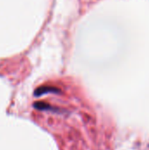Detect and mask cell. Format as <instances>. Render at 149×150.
<instances>
[{"instance_id": "6da1fadb", "label": "cell", "mask_w": 149, "mask_h": 150, "mask_svg": "<svg viewBox=\"0 0 149 150\" xmlns=\"http://www.w3.org/2000/svg\"><path fill=\"white\" fill-rule=\"evenodd\" d=\"M48 92H59V90L54 88V87H48V86H42V87H39L37 90H35L34 91V95L36 97L41 96L45 93H48Z\"/></svg>"}, {"instance_id": "7a4b0ae2", "label": "cell", "mask_w": 149, "mask_h": 150, "mask_svg": "<svg viewBox=\"0 0 149 150\" xmlns=\"http://www.w3.org/2000/svg\"><path fill=\"white\" fill-rule=\"evenodd\" d=\"M33 106H34V108H36L37 110H54V108L51 106V105H49L48 104H47V103H44V102H36V103H34L33 104Z\"/></svg>"}]
</instances>
